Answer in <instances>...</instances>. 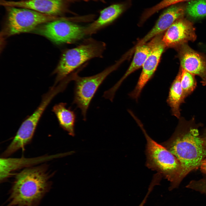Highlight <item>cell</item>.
Here are the masks:
<instances>
[{"instance_id":"obj_21","label":"cell","mask_w":206,"mask_h":206,"mask_svg":"<svg viewBox=\"0 0 206 206\" xmlns=\"http://www.w3.org/2000/svg\"><path fill=\"white\" fill-rule=\"evenodd\" d=\"M189 0H163L154 6L144 10L141 16L142 18L146 20L151 16L159 11L167 8L178 3Z\"/></svg>"},{"instance_id":"obj_25","label":"cell","mask_w":206,"mask_h":206,"mask_svg":"<svg viewBox=\"0 0 206 206\" xmlns=\"http://www.w3.org/2000/svg\"><path fill=\"white\" fill-rule=\"evenodd\" d=\"M91 1H97V2H102L103 3H106V1L105 0H90Z\"/></svg>"},{"instance_id":"obj_24","label":"cell","mask_w":206,"mask_h":206,"mask_svg":"<svg viewBox=\"0 0 206 206\" xmlns=\"http://www.w3.org/2000/svg\"><path fill=\"white\" fill-rule=\"evenodd\" d=\"M200 167L202 171L206 174V158L204 159Z\"/></svg>"},{"instance_id":"obj_23","label":"cell","mask_w":206,"mask_h":206,"mask_svg":"<svg viewBox=\"0 0 206 206\" xmlns=\"http://www.w3.org/2000/svg\"><path fill=\"white\" fill-rule=\"evenodd\" d=\"M154 184H151V185L150 186V187H149L148 192L147 193V194L146 195V196L145 197L144 199L143 200L142 202L140 204V205L138 206H143L144 205L145 203L146 202V200L147 199L149 195V193H150V191H152V188L153 187V185H154Z\"/></svg>"},{"instance_id":"obj_15","label":"cell","mask_w":206,"mask_h":206,"mask_svg":"<svg viewBox=\"0 0 206 206\" xmlns=\"http://www.w3.org/2000/svg\"><path fill=\"white\" fill-rule=\"evenodd\" d=\"M153 43V40L135 47V53L132 62L123 76L110 89L106 91V95L109 98H114L116 91L123 81L130 74L142 67L149 54Z\"/></svg>"},{"instance_id":"obj_8","label":"cell","mask_w":206,"mask_h":206,"mask_svg":"<svg viewBox=\"0 0 206 206\" xmlns=\"http://www.w3.org/2000/svg\"><path fill=\"white\" fill-rule=\"evenodd\" d=\"M58 94L55 89L51 88L44 95L38 107L22 123L13 140L3 153V156L7 157L11 155L29 142L43 112Z\"/></svg>"},{"instance_id":"obj_27","label":"cell","mask_w":206,"mask_h":206,"mask_svg":"<svg viewBox=\"0 0 206 206\" xmlns=\"http://www.w3.org/2000/svg\"><path fill=\"white\" fill-rule=\"evenodd\" d=\"M74 0L75 1L80 0V1H86V2H88L89 1H90V0Z\"/></svg>"},{"instance_id":"obj_7","label":"cell","mask_w":206,"mask_h":206,"mask_svg":"<svg viewBox=\"0 0 206 206\" xmlns=\"http://www.w3.org/2000/svg\"><path fill=\"white\" fill-rule=\"evenodd\" d=\"M67 19L61 17L41 25L35 30L57 44L74 43L86 35L85 27Z\"/></svg>"},{"instance_id":"obj_2","label":"cell","mask_w":206,"mask_h":206,"mask_svg":"<svg viewBox=\"0 0 206 206\" xmlns=\"http://www.w3.org/2000/svg\"><path fill=\"white\" fill-rule=\"evenodd\" d=\"M161 144L180 162V182L189 172L200 167L206 157V145L195 128H191L181 134L176 131L169 140Z\"/></svg>"},{"instance_id":"obj_26","label":"cell","mask_w":206,"mask_h":206,"mask_svg":"<svg viewBox=\"0 0 206 206\" xmlns=\"http://www.w3.org/2000/svg\"><path fill=\"white\" fill-rule=\"evenodd\" d=\"M205 145H206V132L204 136L202 138Z\"/></svg>"},{"instance_id":"obj_6","label":"cell","mask_w":206,"mask_h":206,"mask_svg":"<svg viewBox=\"0 0 206 206\" xmlns=\"http://www.w3.org/2000/svg\"><path fill=\"white\" fill-rule=\"evenodd\" d=\"M5 7L7 12L6 28L8 35L31 31L41 25L61 18L28 9Z\"/></svg>"},{"instance_id":"obj_19","label":"cell","mask_w":206,"mask_h":206,"mask_svg":"<svg viewBox=\"0 0 206 206\" xmlns=\"http://www.w3.org/2000/svg\"><path fill=\"white\" fill-rule=\"evenodd\" d=\"M191 17L197 19L206 16V0H195L189 2L185 9Z\"/></svg>"},{"instance_id":"obj_13","label":"cell","mask_w":206,"mask_h":206,"mask_svg":"<svg viewBox=\"0 0 206 206\" xmlns=\"http://www.w3.org/2000/svg\"><path fill=\"white\" fill-rule=\"evenodd\" d=\"M185 11L183 7L175 5L167 8L161 13L153 27L136 47L146 43L150 39L166 31L177 20L182 17Z\"/></svg>"},{"instance_id":"obj_20","label":"cell","mask_w":206,"mask_h":206,"mask_svg":"<svg viewBox=\"0 0 206 206\" xmlns=\"http://www.w3.org/2000/svg\"><path fill=\"white\" fill-rule=\"evenodd\" d=\"M181 72V83L183 96L184 100L195 89L197 82L194 75L182 69Z\"/></svg>"},{"instance_id":"obj_17","label":"cell","mask_w":206,"mask_h":206,"mask_svg":"<svg viewBox=\"0 0 206 206\" xmlns=\"http://www.w3.org/2000/svg\"><path fill=\"white\" fill-rule=\"evenodd\" d=\"M66 103L63 102L56 104L53 107L52 111L56 115L60 126L70 135L74 136L76 115L70 108L66 107Z\"/></svg>"},{"instance_id":"obj_3","label":"cell","mask_w":206,"mask_h":206,"mask_svg":"<svg viewBox=\"0 0 206 206\" xmlns=\"http://www.w3.org/2000/svg\"><path fill=\"white\" fill-rule=\"evenodd\" d=\"M136 123L142 130L146 140V166L156 171L171 182L170 190L176 187L180 183L181 167L179 161L166 148L148 136L140 120H137Z\"/></svg>"},{"instance_id":"obj_9","label":"cell","mask_w":206,"mask_h":206,"mask_svg":"<svg viewBox=\"0 0 206 206\" xmlns=\"http://www.w3.org/2000/svg\"><path fill=\"white\" fill-rule=\"evenodd\" d=\"M158 35L152 39V48L142 67V71L137 84L134 90L128 94L130 98L136 101H138L144 88L154 74L166 48L162 41V37Z\"/></svg>"},{"instance_id":"obj_1","label":"cell","mask_w":206,"mask_h":206,"mask_svg":"<svg viewBox=\"0 0 206 206\" xmlns=\"http://www.w3.org/2000/svg\"><path fill=\"white\" fill-rule=\"evenodd\" d=\"M46 169L29 168L17 174L5 206H38L51 186Z\"/></svg>"},{"instance_id":"obj_12","label":"cell","mask_w":206,"mask_h":206,"mask_svg":"<svg viewBox=\"0 0 206 206\" xmlns=\"http://www.w3.org/2000/svg\"><path fill=\"white\" fill-rule=\"evenodd\" d=\"M180 46L179 57L182 69L200 76L202 85H206V59L185 44Z\"/></svg>"},{"instance_id":"obj_11","label":"cell","mask_w":206,"mask_h":206,"mask_svg":"<svg viewBox=\"0 0 206 206\" xmlns=\"http://www.w3.org/2000/svg\"><path fill=\"white\" fill-rule=\"evenodd\" d=\"M192 23L182 17L175 21L166 31L162 41L166 47L180 46L196 39Z\"/></svg>"},{"instance_id":"obj_22","label":"cell","mask_w":206,"mask_h":206,"mask_svg":"<svg viewBox=\"0 0 206 206\" xmlns=\"http://www.w3.org/2000/svg\"><path fill=\"white\" fill-rule=\"evenodd\" d=\"M186 187L206 194V179L191 181Z\"/></svg>"},{"instance_id":"obj_10","label":"cell","mask_w":206,"mask_h":206,"mask_svg":"<svg viewBox=\"0 0 206 206\" xmlns=\"http://www.w3.org/2000/svg\"><path fill=\"white\" fill-rule=\"evenodd\" d=\"M73 0H24L18 1L0 0V4L5 7L28 9L47 15L58 16L67 12L70 2Z\"/></svg>"},{"instance_id":"obj_5","label":"cell","mask_w":206,"mask_h":206,"mask_svg":"<svg viewBox=\"0 0 206 206\" xmlns=\"http://www.w3.org/2000/svg\"><path fill=\"white\" fill-rule=\"evenodd\" d=\"M120 62L92 76L80 77L77 72L72 74V80L75 82L73 103L80 109L84 120H86V113L90 102L98 88L106 77L117 68Z\"/></svg>"},{"instance_id":"obj_4","label":"cell","mask_w":206,"mask_h":206,"mask_svg":"<svg viewBox=\"0 0 206 206\" xmlns=\"http://www.w3.org/2000/svg\"><path fill=\"white\" fill-rule=\"evenodd\" d=\"M105 43L92 39H87L77 47L64 51L54 73L56 74V84L82 64L95 58H101L106 48Z\"/></svg>"},{"instance_id":"obj_14","label":"cell","mask_w":206,"mask_h":206,"mask_svg":"<svg viewBox=\"0 0 206 206\" xmlns=\"http://www.w3.org/2000/svg\"><path fill=\"white\" fill-rule=\"evenodd\" d=\"M132 0L112 4L100 11L98 18L85 27L86 35L94 33L99 29L110 24L129 8Z\"/></svg>"},{"instance_id":"obj_16","label":"cell","mask_w":206,"mask_h":206,"mask_svg":"<svg viewBox=\"0 0 206 206\" xmlns=\"http://www.w3.org/2000/svg\"><path fill=\"white\" fill-rule=\"evenodd\" d=\"M41 157L32 158H2L0 159V180L2 182L8 178L13 171L24 166L31 165L46 160L54 158Z\"/></svg>"},{"instance_id":"obj_18","label":"cell","mask_w":206,"mask_h":206,"mask_svg":"<svg viewBox=\"0 0 206 206\" xmlns=\"http://www.w3.org/2000/svg\"><path fill=\"white\" fill-rule=\"evenodd\" d=\"M181 70L172 82L167 100V102L171 108L172 115L177 118L180 116V106L184 100L181 83Z\"/></svg>"}]
</instances>
